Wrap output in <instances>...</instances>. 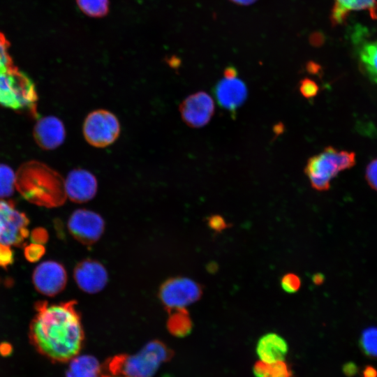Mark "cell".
<instances>
[{"mask_svg":"<svg viewBox=\"0 0 377 377\" xmlns=\"http://www.w3.org/2000/svg\"><path fill=\"white\" fill-rule=\"evenodd\" d=\"M14 261L11 246L0 243V267L7 268Z\"/></svg>","mask_w":377,"mask_h":377,"instance_id":"cell-30","label":"cell"},{"mask_svg":"<svg viewBox=\"0 0 377 377\" xmlns=\"http://www.w3.org/2000/svg\"><path fill=\"white\" fill-rule=\"evenodd\" d=\"M29 219L11 201L0 200V243L20 246L29 236Z\"/></svg>","mask_w":377,"mask_h":377,"instance_id":"cell-7","label":"cell"},{"mask_svg":"<svg viewBox=\"0 0 377 377\" xmlns=\"http://www.w3.org/2000/svg\"><path fill=\"white\" fill-rule=\"evenodd\" d=\"M367 10L373 18L377 17L376 0H334L331 19L334 24L341 23L350 11Z\"/></svg>","mask_w":377,"mask_h":377,"instance_id":"cell-17","label":"cell"},{"mask_svg":"<svg viewBox=\"0 0 377 377\" xmlns=\"http://www.w3.org/2000/svg\"><path fill=\"white\" fill-rule=\"evenodd\" d=\"M38 96L33 81L14 66L0 73V105L37 114Z\"/></svg>","mask_w":377,"mask_h":377,"instance_id":"cell-4","label":"cell"},{"mask_svg":"<svg viewBox=\"0 0 377 377\" xmlns=\"http://www.w3.org/2000/svg\"><path fill=\"white\" fill-rule=\"evenodd\" d=\"M32 281L38 292L48 297H53L64 289L67 282V273L59 263L46 260L36 266L32 274Z\"/></svg>","mask_w":377,"mask_h":377,"instance_id":"cell-9","label":"cell"},{"mask_svg":"<svg viewBox=\"0 0 377 377\" xmlns=\"http://www.w3.org/2000/svg\"><path fill=\"white\" fill-rule=\"evenodd\" d=\"M45 249L43 244L32 243L24 247V254L30 263L38 262L45 254Z\"/></svg>","mask_w":377,"mask_h":377,"instance_id":"cell-27","label":"cell"},{"mask_svg":"<svg viewBox=\"0 0 377 377\" xmlns=\"http://www.w3.org/2000/svg\"><path fill=\"white\" fill-rule=\"evenodd\" d=\"M98 182L91 172L82 169H74L69 172L65 180L66 197L71 201L82 203L91 200L96 195Z\"/></svg>","mask_w":377,"mask_h":377,"instance_id":"cell-12","label":"cell"},{"mask_svg":"<svg viewBox=\"0 0 377 377\" xmlns=\"http://www.w3.org/2000/svg\"><path fill=\"white\" fill-rule=\"evenodd\" d=\"M301 279L300 276L294 273H287L281 279V286L287 293H295L301 287Z\"/></svg>","mask_w":377,"mask_h":377,"instance_id":"cell-25","label":"cell"},{"mask_svg":"<svg viewBox=\"0 0 377 377\" xmlns=\"http://www.w3.org/2000/svg\"><path fill=\"white\" fill-rule=\"evenodd\" d=\"M288 351L287 341L281 335L274 332L263 335L256 345V353L260 361L266 364L285 361Z\"/></svg>","mask_w":377,"mask_h":377,"instance_id":"cell-16","label":"cell"},{"mask_svg":"<svg viewBox=\"0 0 377 377\" xmlns=\"http://www.w3.org/2000/svg\"><path fill=\"white\" fill-rule=\"evenodd\" d=\"M12 351L11 346L8 343H1L0 344V353L3 356H7L10 354Z\"/></svg>","mask_w":377,"mask_h":377,"instance_id":"cell-33","label":"cell"},{"mask_svg":"<svg viewBox=\"0 0 377 377\" xmlns=\"http://www.w3.org/2000/svg\"><path fill=\"white\" fill-rule=\"evenodd\" d=\"M47 239L48 234L44 228H35L31 233V241L32 243L43 244Z\"/></svg>","mask_w":377,"mask_h":377,"instance_id":"cell-32","label":"cell"},{"mask_svg":"<svg viewBox=\"0 0 377 377\" xmlns=\"http://www.w3.org/2000/svg\"><path fill=\"white\" fill-rule=\"evenodd\" d=\"M201 295L200 286L195 281L185 277L170 279L163 283L160 290L163 304L171 311L185 309L198 301Z\"/></svg>","mask_w":377,"mask_h":377,"instance_id":"cell-8","label":"cell"},{"mask_svg":"<svg viewBox=\"0 0 377 377\" xmlns=\"http://www.w3.org/2000/svg\"><path fill=\"white\" fill-rule=\"evenodd\" d=\"M219 105L224 110L235 113L247 97L245 83L237 76L224 77L214 86L213 90Z\"/></svg>","mask_w":377,"mask_h":377,"instance_id":"cell-14","label":"cell"},{"mask_svg":"<svg viewBox=\"0 0 377 377\" xmlns=\"http://www.w3.org/2000/svg\"><path fill=\"white\" fill-rule=\"evenodd\" d=\"M9 43L3 34L0 33V73L13 66L8 53Z\"/></svg>","mask_w":377,"mask_h":377,"instance_id":"cell-26","label":"cell"},{"mask_svg":"<svg viewBox=\"0 0 377 377\" xmlns=\"http://www.w3.org/2000/svg\"><path fill=\"white\" fill-rule=\"evenodd\" d=\"M16 174L7 165L0 163V198L10 196L15 188Z\"/></svg>","mask_w":377,"mask_h":377,"instance_id":"cell-24","label":"cell"},{"mask_svg":"<svg viewBox=\"0 0 377 377\" xmlns=\"http://www.w3.org/2000/svg\"><path fill=\"white\" fill-rule=\"evenodd\" d=\"M100 377H124V376H114V375H111V374H101V376Z\"/></svg>","mask_w":377,"mask_h":377,"instance_id":"cell-38","label":"cell"},{"mask_svg":"<svg viewBox=\"0 0 377 377\" xmlns=\"http://www.w3.org/2000/svg\"><path fill=\"white\" fill-rule=\"evenodd\" d=\"M255 377H291L292 371L285 361L273 364L257 362L253 368Z\"/></svg>","mask_w":377,"mask_h":377,"instance_id":"cell-20","label":"cell"},{"mask_svg":"<svg viewBox=\"0 0 377 377\" xmlns=\"http://www.w3.org/2000/svg\"><path fill=\"white\" fill-rule=\"evenodd\" d=\"M237 75V71L235 68L230 66L224 70L223 76L227 77H236Z\"/></svg>","mask_w":377,"mask_h":377,"instance_id":"cell-35","label":"cell"},{"mask_svg":"<svg viewBox=\"0 0 377 377\" xmlns=\"http://www.w3.org/2000/svg\"><path fill=\"white\" fill-rule=\"evenodd\" d=\"M15 188L27 201L45 207L60 206L66 198L62 177L46 164L35 161L18 169Z\"/></svg>","mask_w":377,"mask_h":377,"instance_id":"cell-2","label":"cell"},{"mask_svg":"<svg viewBox=\"0 0 377 377\" xmlns=\"http://www.w3.org/2000/svg\"><path fill=\"white\" fill-rule=\"evenodd\" d=\"M365 178L368 184L377 191V158L372 160L367 165Z\"/></svg>","mask_w":377,"mask_h":377,"instance_id":"cell-29","label":"cell"},{"mask_svg":"<svg viewBox=\"0 0 377 377\" xmlns=\"http://www.w3.org/2000/svg\"><path fill=\"white\" fill-rule=\"evenodd\" d=\"M363 377H377V371L371 366H367L364 369Z\"/></svg>","mask_w":377,"mask_h":377,"instance_id":"cell-34","label":"cell"},{"mask_svg":"<svg viewBox=\"0 0 377 377\" xmlns=\"http://www.w3.org/2000/svg\"><path fill=\"white\" fill-rule=\"evenodd\" d=\"M66 377H100L101 366L94 356L76 355L70 361Z\"/></svg>","mask_w":377,"mask_h":377,"instance_id":"cell-18","label":"cell"},{"mask_svg":"<svg viewBox=\"0 0 377 377\" xmlns=\"http://www.w3.org/2000/svg\"><path fill=\"white\" fill-rule=\"evenodd\" d=\"M325 276L321 273L314 274L312 276V281L316 285H320L324 282Z\"/></svg>","mask_w":377,"mask_h":377,"instance_id":"cell-36","label":"cell"},{"mask_svg":"<svg viewBox=\"0 0 377 377\" xmlns=\"http://www.w3.org/2000/svg\"><path fill=\"white\" fill-rule=\"evenodd\" d=\"M208 225L213 230L220 232L229 227L224 218L220 215H212L208 219Z\"/></svg>","mask_w":377,"mask_h":377,"instance_id":"cell-31","label":"cell"},{"mask_svg":"<svg viewBox=\"0 0 377 377\" xmlns=\"http://www.w3.org/2000/svg\"><path fill=\"white\" fill-rule=\"evenodd\" d=\"M34 138L41 148L54 149L60 146L66 138V130L57 117L48 116L40 118L34 128Z\"/></svg>","mask_w":377,"mask_h":377,"instance_id":"cell-15","label":"cell"},{"mask_svg":"<svg viewBox=\"0 0 377 377\" xmlns=\"http://www.w3.org/2000/svg\"><path fill=\"white\" fill-rule=\"evenodd\" d=\"M168 322L170 332L175 336L184 337L190 333L192 323L185 309L175 311Z\"/></svg>","mask_w":377,"mask_h":377,"instance_id":"cell-21","label":"cell"},{"mask_svg":"<svg viewBox=\"0 0 377 377\" xmlns=\"http://www.w3.org/2000/svg\"><path fill=\"white\" fill-rule=\"evenodd\" d=\"M357 54L363 71L371 82L377 84V40L361 45Z\"/></svg>","mask_w":377,"mask_h":377,"instance_id":"cell-19","label":"cell"},{"mask_svg":"<svg viewBox=\"0 0 377 377\" xmlns=\"http://www.w3.org/2000/svg\"><path fill=\"white\" fill-rule=\"evenodd\" d=\"M181 117L186 124L200 128L210 121L214 112L212 98L205 91H198L187 96L179 105Z\"/></svg>","mask_w":377,"mask_h":377,"instance_id":"cell-11","label":"cell"},{"mask_svg":"<svg viewBox=\"0 0 377 377\" xmlns=\"http://www.w3.org/2000/svg\"><path fill=\"white\" fill-rule=\"evenodd\" d=\"M299 90L304 97L311 98L318 94L319 88L313 80L304 78L300 82Z\"/></svg>","mask_w":377,"mask_h":377,"instance_id":"cell-28","label":"cell"},{"mask_svg":"<svg viewBox=\"0 0 377 377\" xmlns=\"http://www.w3.org/2000/svg\"><path fill=\"white\" fill-rule=\"evenodd\" d=\"M119 121L112 112L98 109L89 113L83 124V135L87 142L98 148L112 145L120 133Z\"/></svg>","mask_w":377,"mask_h":377,"instance_id":"cell-6","label":"cell"},{"mask_svg":"<svg viewBox=\"0 0 377 377\" xmlns=\"http://www.w3.org/2000/svg\"><path fill=\"white\" fill-rule=\"evenodd\" d=\"M173 351L158 340L148 342L134 355L121 354L103 364L108 374L124 377H153L160 366L173 357Z\"/></svg>","mask_w":377,"mask_h":377,"instance_id":"cell-3","label":"cell"},{"mask_svg":"<svg viewBox=\"0 0 377 377\" xmlns=\"http://www.w3.org/2000/svg\"><path fill=\"white\" fill-rule=\"evenodd\" d=\"M79 8L91 17H103L110 10L109 0H76Z\"/></svg>","mask_w":377,"mask_h":377,"instance_id":"cell-22","label":"cell"},{"mask_svg":"<svg viewBox=\"0 0 377 377\" xmlns=\"http://www.w3.org/2000/svg\"><path fill=\"white\" fill-rule=\"evenodd\" d=\"M74 279L82 290L94 294L105 287L108 275L101 263L89 259L79 263L75 267Z\"/></svg>","mask_w":377,"mask_h":377,"instance_id":"cell-13","label":"cell"},{"mask_svg":"<svg viewBox=\"0 0 377 377\" xmlns=\"http://www.w3.org/2000/svg\"><path fill=\"white\" fill-rule=\"evenodd\" d=\"M355 161L354 152L327 147L323 151L308 160L304 172L314 189L327 191L330 187L331 180L340 171L354 166Z\"/></svg>","mask_w":377,"mask_h":377,"instance_id":"cell-5","label":"cell"},{"mask_svg":"<svg viewBox=\"0 0 377 377\" xmlns=\"http://www.w3.org/2000/svg\"><path fill=\"white\" fill-rule=\"evenodd\" d=\"M75 304L74 301L35 304L29 340L38 353L54 362H69L82 348L84 332Z\"/></svg>","mask_w":377,"mask_h":377,"instance_id":"cell-1","label":"cell"},{"mask_svg":"<svg viewBox=\"0 0 377 377\" xmlns=\"http://www.w3.org/2000/svg\"><path fill=\"white\" fill-rule=\"evenodd\" d=\"M232 3L239 6H249L254 3L257 0H230Z\"/></svg>","mask_w":377,"mask_h":377,"instance_id":"cell-37","label":"cell"},{"mask_svg":"<svg viewBox=\"0 0 377 377\" xmlns=\"http://www.w3.org/2000/svg\"><path fill=\"white\" fill-rule=\"evenodd\" d=\"M104 226V221L98 214L85 209L73 212L68 221L71 234L85 244L98 240L103 232Z\"/></svg>","mask_w":377,"mask_h":377,"instance_id":"cell-10","label":"cell"},{"mask_svg":"<svg viewBox=\"0 0 377 377\" xmlns=\"http://www.w3.org/2000/svg\"><path fill=\"white\" fill-rule=\"evenodd\" d=\"M359 344L365 355L377 359V327H371L364 330L360 337Z\"/></svg>","mask_w":377,"mask_h":377,"instance_id":"cell-23","label":"cell"}]
</instances>
